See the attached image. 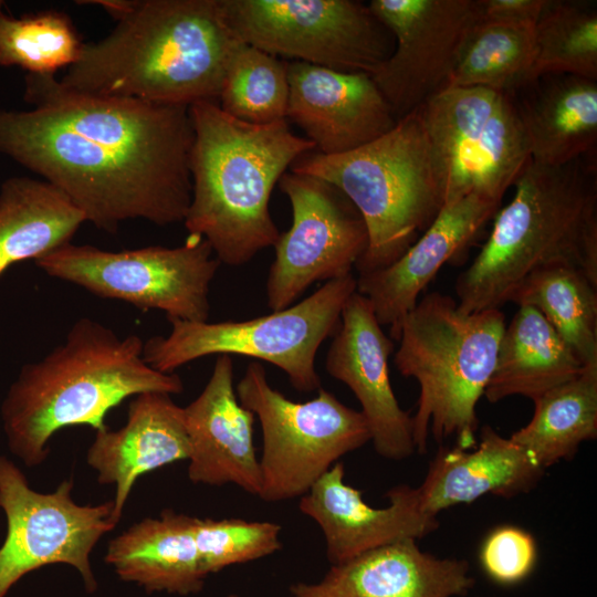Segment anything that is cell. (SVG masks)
<instances>
[{"label": "cell", "instance_id": "6da1fadb", "mask_svg": "<svg viewBox=\"0 0 597 597\" xmlns=\"http://www.w3.org/2000/svg\"><path fill=\"white\" fill-rule=\"evenodd\" d=\"M30 109L0 108V154L64 192L108 233L134 219L184 222L191 199L188 106L95 95L24 76Z\"/></svg>", "mask_w": 597, "mask_h": 597}, {"label": "cell", "instance_id": "7a4b0ae2", "mask_svg": "<svg viewBox=\"0 0 597 597\" xmlns=\"http://www.w3.org/2000/svg\"><path fill=\"white\" fill-rule=\"evenodd\" d=\"M115 21L83 43L60 82L73 90L166 105L218 103L241 41L222 0H96Z\"/></svg>", "mask_w": 597, "mask_h": 597}, {"label": "cell", "instance_id": "3957f363", "mask_svg": "<svg viewBox=\"0 0 597 597\" xmlns=\"http://www.w3.org/2000/svg\"><path fill=\"white\" fill-rule=\"evenodd\" d=\"M144 341L118 336L90 317L77 320L64 341L36 362L23 365L0 405L10 452L28 468L42 464L53 434L65 427H106V413L128 397L184 391L179 375L151 368Z\"/></svg>", "mask_w": 597, "mask_h": 597}, {"label": "cell", "instance_id": "277c9868", "mask_svg": "<svg viewBox=\"0 0 597 597\" xmlns=\"http://www.w3.org/2000/svg\"><path fill=\"white\" fill-rule=\"evenodd\" d=\"M191 199L184 220L188 237L202 238L230 266L274 247L280 231L269 209L274 186L302 155L314 149L286 119L265 125L239 121L218 103L189 106Z\"/></svg>", "mask_w": 597, "mask_h": 597}, {"label": "cell", "instance_id": "5b68a950", "mask_svg": "<svg viewBox=\"0 0 597 597\" xmlns=\"http://www.w3.org/2000/svg\"><path fill=\"white\" fill-rule=\"evenodd\" d=\"M489 239L455 283L463 313L500 308L530 275L572 265L597 282L596 187L580 159L559 167L528 161Z\"/></svg>", "mask_w": 597, "mask_h": 597}, {"label": "cell", "instance_id": "8992f818", "mask_svg": "<svg viewBox=\"0 0 597 597\" xmlns=\"http://www.w3.org/2000/svg\"><path fill=\"white\" fill-rule=\"evenodd\" d=\"M291 171L335 186L358 210L368 232L359 274L394 263L444 206V171L420 106L373 142L341 155L306 153Z\"/></svg>", "mask_w": 597, "mask_h": 597}, {"label": "cell", "instance_id": "52a82bcc", "mask_svg": "<svg viewBox=\"0 0 597 597\" xmlns=\"http://www.w3.org/2000/svg\"><path fill=\"white\" fill-rule=\"evenodd\" d=\"M505 325L500 308L463 313L457 300L439 292L426 294L405 316L394 363L420 387L412 417L417 452H427L430 432L439 442L454 438L460 449L476 446V405Z\"/></svg>", "mask_w": 597, "mask_h": 597}, {"label": "cell", "instance_id": "ba28073f", "mask_svg": "<svg viewBox=\"0 0 597 597\" xmlns=\"http://www.w3.org/2000/svg\"><path fill=\"white\" fill-rule=\"evenodd\" d=\"M356 286L353 274L332 280L295 305L247 321L168 320L170 333L144 342L143 358L151 368L171 374L205 356L241 355L282 369L298 391L318 390L317 350L336 333Z\"/></svg>", "mask_w": 597, "mask_h": 597}, {"label": "cell", "instance_id": "9c48e42d", "mask_svg": "<svg viewBox=\"0 0 597 597\" xmlns=\"http://www.w3.org/2000/svg\"><path fill=\"white\" fill-rule=\"evenodd\" d=\"M235 394L261 425L259 496L265 502L301 498L338 459L370 441L360 411L323 388L308 401H292L270 386L259 362L248 365Z\"/></svg>", "mask_w": 597, "mask_h": 597}, {"label": "cell", "instance_id": "30bf717a", "mask_svg": "<svg viewBox=\"0 0 597 597\" xmlns=\"http://www.w3.org/2000/svg\"><path fill=\"white\" fill-rule=\"evenodd\" d=\"M34 262L45 274L102 298L187 322H208L210 284L221 264L209 243L195 237L176 248L123 251L69 243Z\"/></svg>", "mask_w": 597, "mask_h": 597}, {"label": "cell", "instance_id": "8fae6325", "mask_svg": "<svg viewBox=\"0 0 597 597\" xmlns=\"http://www.w3.org/2000/svg\"><path fill=\"white\" fill-rule=\"evenodd\" d=\"M245 43L282 60L370 74L394 49L390 31L357 0H222Z\"/></svg>", "mask_w": 597, "mask_h": 597}, {"label": "cell", "instance_id": "7c38bea8", "mask_svg": "<svg viewBox=\"0 0 597 597\" xmlns=\"http://www.w3.org/2000/svg\"><path fill=\"white\" fill-rule=\"evenodd\" d=\"M420 109L444 171V205L472 192L501 201L531 160L512 95L448 87Z\"/></svg>", "mask_w": 597, "mask_h": 597}, {"label": "cell", "instance_id": "4fadbf2b", "mask_svg": "<svg viewBox=\"0 0 597 597\" xmlns=\"http://www.w3.org/2000/svg\"><path fill=\"white\" fill-rule=\"evenodd\" d=\"M72 489L73 481L64 480L53 492H38L12 460L0 455V509L7 520L0 546V597L28 573L51 564L74 567L86 591L96 590L90 556L116 526L113 500L81 505L73 500Z\"/></svg>", "mask_w": 597, "mask_h": 597}, {"label": "cell", "instance_id": "5bb4252c", "mask_svg": "<svg viewBox=\"0 0 597 597\" xmlns=\"http://www.w3.org/2000/svg\"><path fill=\"white\" fill-rule=\"evenodd\" d=\"M279 186L291 203L292 226L274 245L266 281L272 311L291 306L315 282L352 274L368 245L360 213L335 186L295 171Z\"/></svg>", "mask_w": 597, "mask_h": 597}, {"label": "cell", "instance_id": "9a60e30c", "mask_svg": "<svg viewBox=\"0 0 597 597\" xmlns=\"http://www.w3.org/2000/svg\"><path fill=\"white\" fill-rule=\"evenodd\" d=\"M394 49L369 74L397 119L442 91L478 22L476 0H371Z\"/></svg>", "mask_w": 597, "mask_h": 597}, {"label": "cell", "instance_id": "2e32d148", "mask_svg": "<svg viewBox=\"0 0 597 597\" xmlns=\"http://www.w3.org/2000/svg\"><path fill=\"white\" fill-rule=\"evenodd\" d=\"M333 336L325 368L356 396L376 452L389 460L410 457L416 451L412 417L399 406L389 378L394 343L370 302L357 291L346 302Z\"/></svg>", "mask_w": 597, "mask_h": 597}, {"label": "cell", "instance_id": "e0dca14e", "mask_svg": "<svg viewBox=\"0 0 597 597\" xmlns=\"http://www.w3.org/2000/svg\"><path fill=\"white\" fill-rule=\"evenodd\" d=\"M291 121L325 156L354 150L390 130L397 118L369 76L287 62Z\"/></svg>", "mask_w": 597, "mask_h": 597}, {"label": "cell", "instance_id": "ac0fdd59", "mask_svg": "<svg viewBox=\"0 0 597 597\" xmlns=\"http://www.w3.org/2000/svg\"><path fill=\"white\" fill-rule=\"evenodd\" d=\"M344 476V464L336 462L298 503L301 512L321 527L332 565L391 543L420 540L438 528L437 516L422 511L417 488L394 486L386 495L389 505L376 509Z\"/></svg>", "mask_w": 597, "mask_h": 597}, {"label": "cell", "instance_id": "d6986e66", "mask_svg": "<svg viewBox=\"0 0 597 597\" xmlns=\"http://www.w3.org/2000/svg\"><path fill=\"white\" fill-rule=\"evenodd\" d=\"M500 200L469 193L442 207L430 227L390 265L359 274L356 291L397 341L405 316L442 265L459 254L495 214Z\"/></svg>", "mask_w": 597, "mask_h": 597}, {"label": "cell", "instance_id": "ffe728a7", "mask_svg": "<svg viewBox=\"0 0 597 597\" xmlns=\"http://www.w3.org/2000/svg\"><path fill=\"white\" fill-rule=\"evenodd\" d=\"M184 417L190 447L189 480L217 486L232 483L259 496L254 415L237 397L230 355H219L202 391L184 407Z\"/></svg>", "mask_w": 597, "mask_h": 597}, {"label": "cell", "instance_id": "44dd1931", "mask_svg": "<svg viewBox=\"0 0 597 597\" xmlns=\"http://www.w3.org/2000/svg\"><path fill=\"white\" fill-rule=\"evenodd\" d=\"M464 559L423 552L404 540L332 565L314 584L291 586L294 597H461L474 586Z\"/></svg>", "mask_w": 597, "mask_h": 597}, {"label": "cell", "instance_id": "7402d4cb", "mask_svg": "<svg viewBox=\"0 0 597 597\" xmlns=\"http://www.w3.org/2000/svg\"><path fill=\"white\" fill-rule=\"evenodd\" d=\"M190 452L184 407L171 395L142 392L130 400L125 425L96 430L86 453L100 484H114L113 521L117 525L135 481L143 474L180 460Z\"/></svg>", "mask_w": 597, "mask_h": 597}, {"label": "cell", "instance_id": "603a6c76", "mask_svg": "<svg viewBox=\"0 0 597 597\" xmlns=\"http://www.w3.org/2000/svg\"><path fill=\"white\" fill-rule=\"evenodd\" d=\"M544 469L511 438L483 426L472 449L441 447L417 488L423 512L437 516L458 504H470L485 494L513 498L530 492Z\"/></svg>", "mask_w": 597, "mask_h": 597}, {"label": "cell", "instance_id": "cb8c5ba5", "mask_svg": "<svg viewBox=\"0 0 597 597\" xmlns=\"http://www.w3.org/2000/svg\"><path fill=\"white\" fill-rule=\"evenodd\" d=\"M523 90L515 107L531 160L559 167L579 160L597 140V82L566 74L543 75Z\"/></svg>", "mask_w": 597, "mask_h": 597}, {"label": "cell", "instance_id": "d4e9b609", "mask_svg": "<svg viewBox=\"0 0 597 597\" xmlns=\"http://www.w3.org/2000/svg\"><path fill=\"white\" fill-rule=\"evenodd\" d=\"M192 517L172 510L136 522L109 541L105 562L147 593L189 595L205 584Z\"/></svg>", "mask_w": 597, "mask_h": 597}, {"label": "cell", "instance_id": "484cf974", "mask_svg": "<svg viewBox=\"0 0 597 597\" xmlns=\"http://www.w3.org/2000/svg\"><path fill=\"white\" fill-rule=\"evenodd\" d=\"M583 370V363L542 313L522 305L505 325L483 396L490 402L511 396L535 401Z\"/></svg>", "mask_w": 597, "mask_h": 597}, {"label": "cell", "instance_id": "4316f807", "mask_svg": "<svg viewBox=\"0 0 597 597\" xmlns=\"http://www.w3.org/2000/svg\"><path fill=\"white\" fill-rule=\"evenodd\" d=\"M86 222L60 189L43 179L11 177L0 186V276L13 264L71 243Z\"/></svg>", "mask_w": 597, "mask_h": 597}, {"label": "cell", "instance_id": "83f0119b", "mask_svg": "<svg viewBox=\"0 0 597 597\" xmlns=\"http://www.w3.org/2000/svg\"><path fill=\"white\" fill-rule=\"evenodd\" d=\"M534 406L530 422L510 438L545 470L573 458L583 442L597 438V367H584Z\"/></svg>", "mask_w": 597, "mask_h": 597}, {"label": "cell", "instance_id": "f1b7e54d", "mask_svg": "<svg viewBox=\"0 0 597 597\" xmlns=\"http://www.w3.org/2000/svg\"><path fill=\"white\" fill-rule=\"evenodd\" d=\"M509 302L542 313L584 367H597V282L572 265H555L526 277Z\"/></svg>", "mask_w": 597, "mask_h": 597}, {"label": "cell", "instance_id": "f546056e", "mask_svg": "<svg viewBox=\"0 0 597 597\" xmlns=\"http://www.w3.org/2000/svg\"><path fill=\"white\" fill-rule=\"evenodd\" d=\"M535 25L478 21L444 88L483 87L511 95L535 81Z\"/></svg>", "mask_w": 597, "mask_h": 597}, {"label": "cell", "instance_id": "4dcf8cb0", "mask_svg": "<svg viewBox=\"0 0 597 597\" xmlns=\"http://www.w3.org/2000/svg\"><path fill=\"white\" fill-rule=\"evenodd\" d=\"M535 80L566 74L596 81V2L547 0L535 24Z\"/></svg>", "mask_w": 597, "mask_h": 597}, {"label": "cell", "instance_id": "1f68e13d", "mask_svg": "<svg viewBox=\"0 0 597 597\" xmlns=\"http://www.w3.org/2000/svg\"><path fill=\"white\" fill-rule=\"evenodd\" d=\"M287 62L241 40L229 57L218 105L249 124L286 119Z\"/></svg>", "mask_w": 597, "mask_h": 597}, {"label": "cell", "instance_id": "d6a6232c", "mask_svg": "<svg viewBox=\"0 0 597 597\" xmlns=\"http://www.w3.org/2000/svg\"><path fill=\"white\" fill-rule=\"evenodd\" d=\"M82 46L72 20L64 12L45 10L13 17L0 10V67L55 75L77 61Z\"/></svg>", "mask_w": 597, "mask_h": 597}, {"label": "cell", "instance_id": "836d02e7", "mask_svg": "<svg viewBox=\"0 0 597 597\" xmlns=\"http://www.w3.org/2000/svg\"><path fill=\"white\" fill-rule=\"evenodd\" d=\"M195 542L206 576L228 566L271 555L282 546L281 526L241 519L192 517Z\"/></svg>", "mask_w": 597, "mask_h": 597}, {"label": "cell", "instance_id": "e575fe53", "mask_svg": "<svg viewBox=\"0 0 597 597\" xmlns=\"http://www.w3.org/2000/svg\"><path fill=\"white\" fill-rule=\"evenodd\" d=\"M537 557L533 536L516 526H500L484 540L480 563L494 583L510 586L524 580L533 570Z\"/></svg>", "mask_w": 597, "mask_h": 597}, {"label": "cell", "instance_id": "d590c367", "mask_svg": "<svg viewBox=\"0 0 597 597\" xmlns=\"http://www.w3.org/2000/svg\"><path fill=\"white\" fill-rule=\"evenodd\" d=\"M547 0H476L478 21L535 25Z\"/></svg>", "mask_w": 597, "mask_h": 597}, {"label": "cell", "instance_id": "8d00e7d4", "mask_svg": "<svg viewBox=\"0 0 597 597\" xmlns=\"http://www.w3.org/2000/svg\"><path fill=\"white\" fill-rule=\"evenodd\" d=\"M4 2L0 0V10L3 9Z\"/></svg>", "mask_w": 597, "mask_h": 597}, {"label": "cell", "instance_id": "74e56055", "mask_svg": "<svg viewBox=\"0 0 597 597\" xmlns=\"http://www.w3.org/2000/svg\"><path fill=\"white\" fill-rule=\"evenodd\" d=\"M228 597H239V596L232 594V595H229Z\"/></svg>", "mask_w": 597, "mask_h": 597}]
</instances>
